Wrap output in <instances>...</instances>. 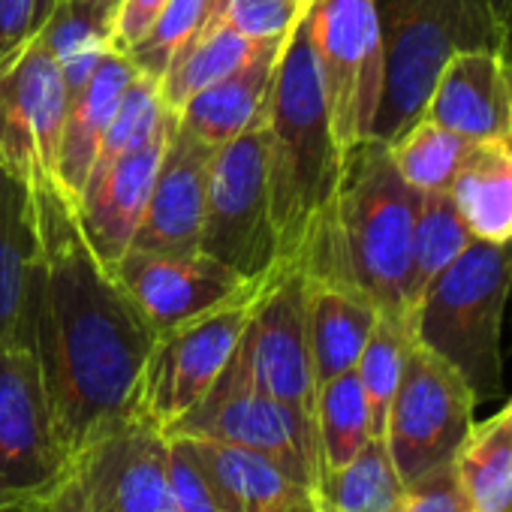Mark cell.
Segmentation results:
<instances>
[{
  "label": "cell",
  "instance_id": "18",
  "mask_svg": "<svg viewBox=\"0 0 512 512\" xmlns=\"http://www.w3.org/2000/svg\"><path fill=\"white\" fill-rule=\"evenodd\" d=\"M512 115V64L503 49L458 52L440 73L425 118L479 142L506 139Z\"/></svg>",
  "mask_w": 512,
  "mask_h": 512
},
{
  "label": "cell",
  "instance_id": "4",
  "mask_svg": "<svg viewBox=\"0 0 512 512\" xmlns=\"http://www.w3.org/2000/svg\"><path fill=\"white\" fill-rule=\"evenodd\" d=\"M383 43V94L371 139L413 127L443 67L470 49H503L506 28L491 0H374Z\"/></svg>",
  "mask_w": 512,
  "mask_h": 512
},
{
  "label": "cell",
  "instance_id": "2",
  "mask_svg": "<svg viewBox=\"0 0 512 512\" xmlns=\"http://www.w3.org/2000/svg\"><path fill=\"white\" fill-rule=\"evenodd\" d=\"M416 196L380 139L344 151L338 193L329 220L299 272L368 299L380 317L407 323L404 284Z\"/></svg>",
  "mask_w": 512,
  "mask_h": 512
},
{
  "label": "cell",
  "instance_id": "3",
  "mask_svg": "<svg viewBox=\"0 0 512 512\" xmlns=\"http://www.w3.org/2000/svg\"><path fill=\"white\" fill-rule=\"evenodd\" d=\"M266 127L269 211L278 235V256L281 263L299 269L329 220L344 163V151L326 112L305 16L281 49Z\"/></svg>",
  "mask_w": 512,
  "mask_h": 512
},
{
  "label": "cell",
  "instance_id": "33",
  "mask_svg": "<svg viewBox=\"0 0 512 512\" xmlns=\"http://www.w3.org/2000/svg\"><path fill=\"white\" fill-rule=\"evenodd\" d=\"M163 118H166V106L160 100L157 79L136 70V76L130 79V85H127L121 103H118V112H115V118H112L103 142H100V151L94 157L91 172H100L109 163H115L118 157L142 148L160 130Z\"/></svg>",
  "mask_w": 512,
  "mask_h": 512
},
{
  "label": "cell",
  "instance_id": "10",
  "mask_svg": "<svg viewBox=\"0 0 512 512\" xmlns=\"http://www.w3.org/2000/svg\"><path fill=\"white\" fill-rule=\"evenodd\" d=\"M73 473L31 344L0 350V512L52 494Z\"/></svg>",
  "mask_w": 512,
  "mask_h": 512
},
{
  "label": "cell",
  "instance_id": "16",
  "mask_svg": "<svg viewBox=\"0 0 512 512\" xmlns=\"http://www.w3.org/2000/svg\"><path fill=\"white\" fill-rule=\"evenodd\" d=\"M172 124L175 112L166 109L160 130L142 148L118 157L100 172H91L82 193L73 199L82 235L106 269H112L133 247Z\"/></svg>",
  "mask_w": 512,
  "mask_h": 512
},
{
  "label": "cell",
  "instance_id": "41",
  "mask_svg": "<svg viewBox=\"0 0 512 512\" xmlns=\"http://www.w3.org/2000/svg\"><path fill=\"white\" fill-rule=\"evenodd\" d=\"M503 28H506V58H509V55H512V4H509V10H506Z\"/></svg>",
  "mask_w": 512,
  "mask_h": 512
},
{
  "label": "cell",
  "instance_id": "22",
  "mask_svg": "<svg viewBox=\"0 0 512 512\" xmlns=\"http://www.w3.org/2000/svg\"><path fill=\"white\" fill-rule=\"evenodd\" d=\"M380 311L353 290L305 278V332L317 389L356 368Z\"/></svg>",
  "mask_w": 512,
  "mask_h": 512
},
{
  "label": "cell",
  "instance_id": "5",
  "mask_svg": "<svg viewBox=\"0 0 512 512\" xmlns=\"http://www.w3.org/2000/svg\"><path fill=\"white\" fill-rule=\"evenodd\" d=\"M509 290L512 244L473 238L410 314L413 341L449 362L476 401H488L500 389V326Z\"/></svg>",
  "mask_w": 512,
  "mask_h": 512
},
{
  "label": "cell",
  "instance_id": "44",
  "mask_svg": "<svg viewBox=\"0 0 512 512\" xmlns=\"http://www.w3.org/2000/svg\"><path fill=\"white\" fill-rule=\"evenodd\" d=\"M509 404H512V401H509Z\"/></svg>",
  "mask_w": 512,
  "mask_h": 512
},
{
  "label": "cell",
  "instance_id": "30",
  "mask_svg": "<svg viewBox=\"0 0 512 512\" xmlns=\"http://www.w3.org/2000/svg\"><path fill=\"white\" fill-rule=\"evenodd\" d=\"M467 148H470V139L440 127L437 121L425 115L413 127H407L398 139L389 142L395 169L419 193L449 190Z\"/></svg>",
  "mask_w": 512,
  "mask_h": 512
},
{
  "label": "cell",
  "instance_id": "43",
  "mask_svg": "<svg viewBox=\"0 0 512 512\" xmlns=\"http://www.w3.org/2000/svg\"><path fill=\"white\" fill-rule=\"evenodd\" d=\"M509 64H512V55H509ZM509 139H512V115H509Z\"/></svg>",
  "mask_w": 512,
  "mask_h": 512
},
{
  "label": "cell",
  "instance_id": "32",
  "mask_svg": "<svg viewBox=\"0 0 512 512\" xmlns=\"http://www.w3.org/2000/svg\"><path fill=\"white\" fill-rule=\"evenodd\" d=\"M121 0H58L49 19L37 28L55 61L79 52L112 49Z\"/></svg>",
  "mask_w": 512,
  "mask_h": 512
},
{
  "label": "cell",
  "instance_id": "42",
  "mask_svg": "<svg viewBox=\"0 0 512 512\" xmlns=\"http://www.w3.org/2000/svg\"><path fill=\"white\" fill-rule=\"evenodd\" d=\"M491 4H494V10L500 13V19H506V10H509L512 0H491Z\"/></svg>",
  "mask_w": 512,
  "mask_h": 512
},
{
  "label": "cell",
  "instance_id": "23",
  "mask_svg": "<svg viewBox=\"0 0 512 512\" xmlns=\"http://www.w3.org/2000/svg\"><path fill=\"white\" fill-rule=\"evenodd\" d=\"M284 43L266 49L260 58H253L250 64L229 73L226 79L190 97L175 112L178 127L211 148H220L232 142L238 133H244L269 106V91Z\"/></svg>",
  "mask_w": 512,
  "mask_h": 512
},
{
  "label": "cell",
  "instance_id": "6",
  "mask_svg": "<svg viewBox=\"0 0 512 512\" xmlns=\"http://www.w3.org/2000/svg\"><path fill=\"white\" fill-rule=\"evenodd\" d=\"M266 163L269 127L263 112L244 133L214 151L208 169L199 250L247 281H263L281 266Z\"/></svg>",
  "mask_w": 512,
  "mask_h": 512
},
{
  "label": "cell",
  "instance_id": "31",
  "mask_svg": "<svg viewBox=\"0 0 512 512\" xmlns=\"http://www.w3.org/2000/svg\"><path fill=\"white\" fill-rule=\"evenodd\" d=\"M410 347H413L410 326L404 320H395V317H380L365 350H362V356H359V362H356V368H353L359 383H362L365 401H368L371 437H377V440H383V434H386L389 407H392V398L398 392Z\"/></svg>",
  "mask_w": 512,
  "mask_h": 512
},
{
  "label": "cell",
  "instance_id": "12",
  "mask_svg": "<svg viewBox=\"0 0 512 512\" xmlns=\"http://www.w3.org/2000/svg\"><path fill=\"white\" fill-rule=\"evenodd\" d=\"M67 118L61 64L34 31L0 58V166L22 181L55 178Z\"/></svg>",
  "mask_w": 512,
  "mask_h": 512
},
{
  "label": "cell",
  "instance_id": "27",
  "mask_svg": "<svg viewBox=\"0 0 512 512\" xmlns=\"http://www.w3.org/2000/svg\"><path fill=\"white\" fill-rule=\"evenodd\" d=\"M455 470L473 512H512V404L470 428Z\"/></svg>",
  "mask_w": 512,
  "mask_h": 512
},
{
  "label": "cell",
  "instance_id": "39",
  "mask_svg": "<svg viewBox=\"0 0 512 512\" xmlns=\"http://www.w3.org/2000/svg\"><path fill=\"white\" fill-rule=\"evenodd\" d=\"M13 512H88V503H85V494H82V485L79 479L70 473L52 494L28 503V506H19Z\"/></svg>",
  "mask_w": 512,
  "mask_h": 512
},
{
  "label": "cell",
  "instance_id": "40",
  "mask_svg": "<svg viewBox=\"0 0 512 512\" xmlns=\"http://www.w3.org/2000/svg\"><path fill=\"white\" fill-rule=\"evenodd\" d=\"M55 4H58V0H37V10H34V31L49 19V13L55 10Z\"/></svg>",
  "mask_w": 512,
  "mask_h": 512
},
{
  "label": "cell",
  "instance_id": "14",
  "mask_svg": "<svg viewBox=\"0 0 512 512\" xmlns=\"http://www.w3.org/2000/svg\"><path fill=\"white\" fill-rule=\"evenodd\" d=\"M235 353L256 389L314 422L317 380L305 332V275L296 266H281Z\"/></svg>",
  "mask_w": 512,
  "mask_h": 512
},
{
  "label": "cell",
  "instance_id": "17",
  "mask_svg": "<svg viewBox=\"0 0 512 512\" xmlns=\"http://www.w3.org/2000/svg\"><path fill=\"white\" fill-rule=\"evenodd\" d=\"M214 151L217 148L181 130L178 121L172 124L133 247L160 253L199 250L208 169Z\"/></svg>",
  "mask_w": 512,
  "mask_h": 512
},
{
  "label": "cell",
  "instance_id": "15",
  "mask_svg": "<svg viewBox=\"0 0 512 512\" xmlns=\"http://www.w3.org/2000/svg\"><path fill=\"white\" fill-rule=\"evenodd\" d=\"M88 512H175L169 437L133 413L73 458Z\"/></svg>",
  "mask_w": 512,
  "mask_h": 512
},
{
  "label": "cell",
  "instance_id": "7",
  "mask_svg": "<svg viewBox=\"0 0 512 512\" xmlns=\"http://www.w3.org/2000/svg\"><path fill=\"white\" fill-rule=\"evenodd\" d=\"M308 31L332 133L341 151L371 139L383 94V43L374 0H308Z\"/></svg>",
  "mask_w": 512,
  "mask_h": 512
},
{
  "label": "cell",
  "instance_id": "24",
  "mask_svg": "<svg viewBox=\"0 0 512 512\" xmlns=\"http://www.w3.org/2000/svg\"><path fill=\"white\" fill-rule=\"evenodd\" d=\"M449 196L476 241L512 244V139L470 142Z\"/></svg>",
  "mask_w": 512,
  "mask_h": 512
},
{
  "label": "cell",
  "instance_id": "9",
  "mask_svg": "<svg viewBox=\"0 0 512 512\" xmlns=\"http://www.w3.org/2000/svg\"><path fill=\"white\" fill-rule=\"evenodd\" d=\"M166 437L220 440L266 452L290 467L311 488L320 476L317 425L256 389L238 353H232L205 398L190 413H184L166 431Z\"/></svg>",
  "mask_w": 512,
  "mask_h": 512
},
{
  "label": "cell",
  "instance_id": "8",
  "mask_svg": "<svg viewBox=\"0 0 512 512\" xmlns=\"http://www.w3.org/2000/svg\"><path fill=\"white\" fill-rule=\"evenodd\" d=\"M476 395L440 356L413 341L386 419V452L404 485L455 461L473 428Z\"/></svg>",
  "mask_w": 512,
  "mask_h": 512
},
{
  "label": "cell",
  "instance_id": "19",
  "mask_svg": "<svg viewBox=\"0 0 512 512\" xmlns=\"http://www.w3.org/2000/svg\"><path fill=\"white\" fill-rule=\"evenodd\" d=\"M199 461L226 512H317L314 488L278 458L199 437H178Z\"/></svg>",
  "mask_w": 512,
  "mask_h": 512
},
{
  "label": "cell",
  "instance_id": "37",
  "mask_svg": "<svg viewBox=\"0 0 512 512\" xmlns=\"http://www.w3.org/2000/svg\"><path fill=\"white\" fill-rule=\"evenodd\" d=\"M404 512H473L458 482L455 461L404 485Z\"/></svg>",
  "mask_w": 512,
  "mask_h": 512
},
{
  "label": "cell",
  "instance_id": "38",
  "mask_svg": "<svg viewBox=\"0 0 512 512\" xmlns=\"http://www.w3.org/2000/svg\"><path fill=\"white\" fill-rule=\"evenodd\" d=\"M163 7H166V0H121L112 49L127 55L148 34V28L154 25V19L160 16Z\"/></svg>",
  "mask_w": 512,
  "mask_h": 512
},
{
  "label": "cell",
  "instance_id": "25",
  "mask_svg": "<svg viewBox=\"0 0 512 512\" xmlns=\"http://www.w3.org/2000/svg\"><path fill=\"white\" fill-rule=\"evenodd\" d=\"M284 40H250L226 25L202 22V28L178 49L169 61L166 73L160 76V100L166 109L178 112L190 97L211 88L214 82L226 79L238 67L260 58L266 49Z\"/></svg>",
  "mask_w": 512,
  "mask_h": 512
},
{
  "label": "cell",
  "instance_id": "28",
  "mask_svg": "<svg viewBox=\"0 0 512 512\" xmlns=\"http://www.w3.org/2000/svg\"><path fill=\"white\" fill-rule=\"evenodd\" d=\"M314 503L317 512H404V482L386 443L371 437L350 464L320 473Z\"/></svg>",
  "mask_w": 512,
  "mask_h": 512
},
{
  "label": "cell",
  "instance_id": "35",
  "mask_svg": "<svg viewBox=\"0 0 512 512\" xmlns=\"http://www.w3.org/2000/svg\"><path fill=\"white\" fill-rule=\"evenodd\" d=\"M308 0H211L205 22L226 25L250 40H287Z\"/></svg>",
  "mask_w": 512,
  "mask_h": 512
},
{
  "label": "cell",
  "instance_id": "20",
  "mask_svg": "<svg viewBox=\"0 0 512 512\" xmlns=\"http://www.w3.org/2000/svg\"><path fill=\"white\" fill-rule=\"evenodd\" d=\"M40 256L31 184L0 166V350L31 344L28 293Z\"/></svg>",
  "mask_w": 512,
  "mask_h": 512
},
{
  "label": "cell",
  "instance_id": "1",
  "mask_svg": "<svg viewBox=\"0 0 512 512\" xmlns=\"http://www.w3.org/2000/svg\"><path fill=\"white\" fill-rule=\"evenodd\" d=\"M31 196L40 256L28 332L58 443L73 464L88 443L136 413L157 332L88 247L58 181H31Z\"/></svg>",
  "mask_w": 512,
  "mask_h": 512
},
{
  "label": "cell",
  "instance_id": "11",
  "mask_svg": "<svg viewBox=\"0 0 512 512\" xmlns=\"http://www.w3.org/2000/svg\"><path fill=\"white\" fill-rule=\"evenodd\" d=\"M260 296L232 302L226 308H217L178 329L157 335L142 374L136 413L154 422L163 434L184 413H190L232 359Z\"/></svg>",
  "mask_w": 512,
  "mask_h": 512
},
{
  "label": "cell",
  "instance_id": "26",
  "mask_svg": "<svg viewBox=\"0 0 512 512\" xmlns=\"http://www.w3.org/2000/svg\"><path fill=\"white\" fill-rule=\"evenodd\" d=\"M473 235L461 220L449 190H428L416 196L413 232H410V263L404 284L407 326L422 293L470 247Z\"/></svg>",
  "mask_w": 512,
  "mask_h": 512
},
{
  "label": "cell",
  "instance_id": "13",
  "mask_svg": "<svg viewBox=\"0 0 512 512\" xmlns=\"http://www.w3.org/2000/svg\"><path fill=\"white\" fill-rule=\"evenodd\" d=\"M278 269L263 281H247L202 250L160 253L130 247L109 272L145 314L151 329L163 335L202 314L260 296L272 284Z\"/></svg>",
  "mask_w": 512,
  "mask_h": 512
},
{
  "label": "cell",
  "instance_id": "29",
  "mask_svg": "<svg viewBox=\"0 0 512 512\" xmlns=\"http://www.w3.org/2000/svg\"><path fill=\"white\" fill-rule=\"evenodd\" d=\"M320 473L350 464L371 440V416L356 371H347L317 389L314 407Z\"/></svg>",
  "mask_w": 512,
  "mask_h": 512
},
{
  "label": "cell",
  "instance_id": "34",
  "mask_svg": "<svg viewBox=\"0 0 512 512\" xmlns=\"http://www.w3.org/2000/svg\"><path fill=\"white\" fill-rule=\"evenodd\" d=\"M208 7H211V0H166V7L160 10L148 34L127 52L130 64L139 73L154 76L160 82V76L166 73L169 61L178 55V49L202 28Z\"/></svg>",
  "mask_w": 512,
  "mask_h": 512
},
{
  "label": "cell",
  "instance_id": "36",
  "mask_svg": "<svg viewBox=\"0 0 512 512\" xmlns=\"http://www.w3.org/2000/svg\"><path fill=\"white\" fill-rule=\"evenodd\" d=\"M169 482L175 512H226L211 482L205 479L199 461L178 437H169Z\"/></svg>",
  "mask_w": 512,
  "mask_h": 512
},
{
  "label": "cell",
  "instance_id": "21",
  "mask_svg": "<svg viewBox=\"0 0 512 512\" xmlns=\"http://www.w3.org/2000/svg\"><path fill=\"white\" fill-rule=\"evenodd\" d=\"M136 76V67L127 55L109 49L103 61L97 64L91 82L67 100V118L64 133L58 145V163H55V181L58 187L76 199L88 181V172L94 166V157L100 151V142L118 112V103Z\"/></svg>",
  "mask_w": 512,
  "mask_h": 512
}]
</instances>
